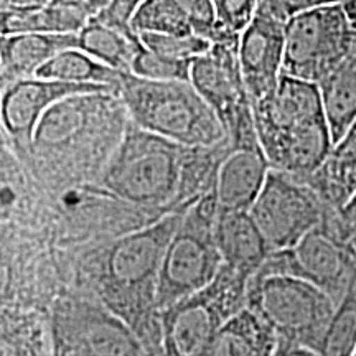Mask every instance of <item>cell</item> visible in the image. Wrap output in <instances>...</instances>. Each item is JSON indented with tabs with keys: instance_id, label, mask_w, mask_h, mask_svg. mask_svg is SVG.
Returning a JSON list of instances; mask_svg holds the SVG:
<instances>
[{
	"instance_id": "14",
	"label": "cell",
	"mask_w": 356,
	"mask_h": 356,
	"mask_svg": "<svg viewBox=\"0 0 356 356\" xmlns=\"http://www.w3.org/2000/svg\"><path fill=\"white\" fill-rule=\"evenodd\" d=\"M96 92H118L115 88L102 84H79L56 79L26 78L2 89L0 119L3 131L22 147L33 145V136L40 121L51 106L65 97Z\"/></svg>"
},
{
	"instance_id": "29",
	"label": "cell",
	"mask_w": 356,
	"mask_h": 356,
	"mask_svg": "<svg viewBox=\"0 0 356 356\" xmlns=\"http://www.w3.org/2000/svg\"><path fill=\"white\" fill-rule=\"evenodd\" d=\"M145 0H109L104 10H101L95 17V20L113 26L115 30H121L126 33H136L132 30L131 22L132 17L136 15L137 8H139Z\"/></svg>"
},
{
	"instance_id": "21",
	"label": "cell",
	"mask_w": 356,
	"mask_h": 356,
	"mask_svg": "<svg viewBox=\"0 0 356 356\" xmlns=\"http://www.w3.org/2000/svg\"><path fill=\"white\" fill-rule=\"evenodd\" d=\"M275 346V332L246 307L221 328L207 356H273Z\"/></svg>"
},
{
	"instance_id": "27",
	"label": "cell",
	"mask_w": 356,
	"mask_h": 356,
	"mask_svg": "<svg viewBox=\"0 0 356 356\" xmlns=\"http://www.w3.org/2000/svg\"><path fill=\"white\" fill-rule=\"evenodd\" d=\"M147 50L175 60H197L211 48V42L202 37H175L163 33H137Z\"/></svg>"
},
{
	"instance_id": "1",
	"label": "cell",
	"mask_w": 356,
	"mask_h": 356,
	"mask_svg": "<svg viewBox=\"0 0 356 356\" xmlns=\"http://www.w3.org/2000/svg\"><path fill=\"white\" fill-rule=\"evenodd\" d=\"M188 207L118 238L92 261L91 280L97 300L132 328L152 356H159L160 348L157 291L163 256Z\"/></svg>"
},
{
	"instance_id": "23",
	"label": "cell",
	"mask_w": 356,
	"mask_h": 356,
	"mask_svg": "<svg viewBox=\"0 0 356 356\" xmlns=\"http://www.w3.org/2000/svg\"><path fill=\"white\" fill-rule=\"evenodd\" d=\"M139 47L140 38L137 33L121 32L95 19L78 32V50L121 73H131L132 60Z\"/></svg>"
},
{
	"instance_id": "19",
	"label": "cell",
	"mask_w": 356,
	"mask_h": 356,
	"mask_svg": "<svg viewBox=\"0 0 356 356\" xmlns=\"http://www.w3.org/2000/svg\"><path fill=\"white\" fill-rule=\"evenodd\" d=\"M215 236L222 264L251 277L273 254V249L249 211L218 210Z\"/></svg>"
},
{
	"instance_id": "10",
	"label": "cell",
	"mask_w": 356,
	"mask_h": 356,
	"mask_svg": "<svg viewBox=\"0 0 356 356\" xmlns=\"http://www.w3.org/2000/svg\"><path fill=\"white\" fill-rule=\"evenodd\" d=\"M239 38L215 42L198 56L191 68V84L216 113L231 147H261L239 65Z\"/></svg>"
},
{
	"instance_id": "20",
	"label": "cell",
	"mask_w": 356,
	"mask_h": 356,
	"mask_svg": "<svg viewBox=\"0 0 356 356\" xmlns=\"http://www.w3.org/2000/svg\"><path fill=\"white\" fill-rule=\"evenodd\" d=\"M304 180L333 210H340L353 197L356 191V119L333 145L332 154L320 170Z\"/></svg>"
},
{
	"instance_id": "24",
	"label": "cell",
	"mask_w": 356,
	"mask_h": 356,
	"mask_svg": "<svg viewBox=\"0 0 356 356\" xmlns=\"http://www.w3.org/2000/svg\"><path fill=\"white\" fill-rule=\"evenodd\" d=\"M42 79H56V81L79 83V84H102V86H121V71L101 63L96 58L89 56L78 48L65 50L53 56L35 74Z\"/></svg>"
},
{
	"instance_id": "18",
	"label": "cell",
	"mask_w": 356,
	"mask_h": 356,
	"mask_svg": "<svg viewBox=\"0 0 356 356\" xmlns=\"http://www.w3.org/2000/svg\"><path fill=\"white\" fill-rule=\"evenodd\" d=\"M78 48V33H15L0 43V88L33 78L58 53Z\"/></svg>"
},
{
	"instance_id": "12",
	"label": "cell",
	"mask_w": 356,
	"mask_h": 356,
	"mask_svg": "<svg viewBox=\"0 0 356 356\" xmlns=\"http://www.w3.org/2000/svg\"><path fill=\"white\" fill-rule=\"evenodd\" d=\"M332 210L304 178L270 168L249 213L275 252L297 246Z\"/></svg>"
},
{
	"instance_id": "31",
	"label": "cell",
	"mask_w": 356,
	"mask_h": 356,
	"mask_svg": "<svg viewBox=\"0 0 356 356\" xmlns=\"http://www.w3.org/2000/svg\"><path fill=\"white\" fill-rule=\"evenodd\" d=\"M335 225L356 256V191L353 197L335 213Z\"/></svg>"
},
{
	"instance_id": "28",
	"label": "cell",
	"mask_w": 356,
	"mask_h": 356,
	"mask_svg": "<svg viewBox=\"0 0 356 356\" xmlns=\"http://www.w3.org/2000/svg\"><path fill=\"white\" fill-rule=\"evenodd\" d=\"M259 0H213L222 37H241L254 19Z\"/></svg>"
},
{
	"instance_id": "7",
	"label": "cell",
	"mask_w": 356,
	"mask_h": 356,
	"mask_svg": "<svg viewBox=\"0 0 356 356\" xmlns=\"http://www.w3.org/2000/svg\"><path fill=\"white\" fill-rule=\"evenodd\" d=\"M248 309L273 328L277 340L317 351L337 310V302L309 280L256 274L249 282Z\"/></svg>"
},
{
	"instance_id": "33",
	"label": "cell",
	"mask_w": 356,
	"mask_h": 356,
	"mask_svg": "<svg viewBox=\"0 0 356 356\" xmlns=\"http://www.w3.org/2000/svg\"><path fill=\"white\" fill-rule=\"evenodd\" d=\"M55 0H0V10H15V8H30L47 6Z\"/></svg>"
},
{
	"instance_id": "9",
	"label": "cell",
	"mask_w": 356,
	"mask_h": 356,
	"mask_svg": "<svg viewBox=\"0 0 356 356\" xmlns=\"http://www.w3.org/2000/svg\"><path fill=\"white\" fill-rule=\"evenodd\" d=\"M51 337L53 356H152L121 317L84 297L56 302Z\"/></svg>"
},
{
	"instance_id": "2",
	"label": "cell",
	"mask_w": 356,
	"mask_h": 356,
	"mask_svg": "<svg viewBox=\"0 0 356 356\" xmlns=\"http://www.w3.org/2000/svg\"><path fill=\"white\" fill-rule=\"evenodd\" d=\"M252 113L273 170L309 178L327 162L335 140L317 83L282 74L277 88L252 104Z\"/></svg>"
},
{
	"instance_id": "8",
	"label": "cell",
	"mask_w": 356,
	"mask_h": 356,
	"mask_svg": "<svg viewBox=\"0 0 356 356\" xmlns=\"http://www.w3.org/2000/svg\"><path fill=\"white\" fill-rule=\"evenodd\" d=\"M356 50V30L341 3L291 17L282 74L320 84Z\"/></svg>"
},
{
	"instance_id": "17",
	"label": "cell",
	"mask_w": 356,
	"mask_h": 356,
	"mask_svg": "<svg viewBox=\"0 0 356 356\" xmlns=\"http://www.w3.org/2000/svg\"><path fill=\"white\" fill-rule=\"evenodd\" d=\"M109 0H55L47 6L2 10V37L15 33H78L104 10Z\"/></svg>"
},
{
	"instance_id": "3",
	"label": "cell",
	"mask_w": 356,
	"mask_h": 356,
	"mask_svg": "<svg viewBox=\"0 0 356 356\" xmlns=\"http://www.w3.org/2000/svg\"><path fill=\"white\" fill-rule=\"evenodd\" d=\"M131 122L184 147H215L226 131L191 81H154L122 73L119 86Z\"/></svg>"
},
{
	"instance_id": "32",
	"label": "cell",
	"mask_w": 356,
	"mask_h": 356,
	"mask_svg": "<svg viewBox=\"0 0 356 356\" xmlns=\"http://www.w3.org/2000/svg\"><path fill=\"white\" fill-rule=\"evenodd\" d=\"M273 356H320V355L314 348H309V346L277 340V346H275V351Z\"/></svg>"
},
{
	"instance_id": "13",
	"label": "cell",
	"mask_w": 356,
	"mask_h": 356,
	"mask_svg": "<svg viewBox=\"0 0 356 356\" xmlns=\"http://www.w3.org/2000/svg\"><path fill=\"white\" fill-rule=\"evenodd\" d=\"M287 20L267 3H257L254 19L239 38V65L251 102L264 99L282 78Z\"/></svg>"
},
{
	"instance_id": "6",
	"label": "cell",
	"mask_w": 356,
	"mask_h": 356,
	"mask_svg": "<svg viewBox=\"0 0 356 356\" xmlns=\"http://www.w3.org/2000/svg\"><path fill=\"white\" fill-rule=\"evenodd\" d=\"M216 216L215 193L204 195L186 208L163 256L159 310L210 286L220 273L222 257L215 236Z\"/></svg>"
},
{
	"instance_id": "4",
	"label": "cell",
	"mask_w": 356,
	"mask_h": 356,
	"mask_svg": "<svg viewBox=\"0 0 356 356\" xmlns=\"http://www.w3.org/2000/svg\"><path fill=\"white\" fill-rule=\"evenodd\" d=\"M185 152L186 147L129 122L101 184L113 197L136 207L178 210Z\"/></svg>"
},
{
	"instance_id": "26",
	"label": "cell",
	"mask_w": 356,
	"mask_h": 356,
	"mask_svg": "<svg viewBox=\"0 0 356 356\" xmlns=\"http://www.w3.org/2000/svg\"><path fill=\"white\" fill-rule=\"evenodd\" d=\"M195 60H175L157 55L142 44L132 60L131 73L154 81H191V68Z\"/></svg>"
},
{
	"instance_id": "22",
	"label": "cell",
	"mask_w": 356,
	"mask_h": 356,
	"mask_svg": "<svg viewBox=\"0 0 356 356\" xmlns=\"http://www.w3.org/2000/svg\"><path fill=\"white\" fill-rule=\"evenodd\" d=\"M318 86L337 144L356 119V50Z\"/></svg>"
},
{
	"instance_id": "5",
	"label": "cell",
	"mask_w": 356,
	"mask_h": 356,
	"mask_svg": "<svg viewBox=\"0 0 356 356\" xmlns=\"http://www.w3.org/2000/svg\"><path fill=\"white\" fill-rule=\"evenodd\" d=\"M251 279L222 264L210 286L160 310L159 356H207L221 328L248 307Z\"/></svg>"
},
{
	"instance_id": "25",
	"label": "cell",
	"mask_w": 356,
	"mask_h": 356,
	"mask_svg": "<svg viewBox=\"0 0 356 356\" xmlns=\"http://www.w3.org/2000/svg\"><path fill=\"white\" fill-rule=\"evenodd\" d=\"M356 351V274L345 297L337 305L332 322L322 338L320 356H353Z\"/></svg>"
},
{
	"instance_id": "15",
	"label": "cell",
	"mask_w": 356,
	"mask_h": 356,
	"mask_svg": "<svg viewBox=\"0 0 356 356\" xmlns=\"http://www.w3.org/2000/svg\"><path fill=\"white\" fill-rule=\"evenodd\" d=\"M131 26L136 33L202 37L211 43L228 40L218 26L213 0H145L132 17Z\"/></svg>"
},
{
	"instance_id": "11",
	"label": "cell",
	"mask_w": 356,
	"mask_h": 356,
	"mask_svg": "<svg viewBox=\"0 0 356 356\" xmlns=\"http://www.w3.org/2000/svg\"><path fill=\"white\" fill-rule=\"evenodd\" d=\"M337 211L328 213L322 225L312 229L297 246L273 252L256 274L309 280L327 292L337 305L340 304L356 274V256L337 228Z\"/></svg>"
},
{
	"instance_id": "16",
	"label": "cell",
	"mask_w": 356,
	"mask_h": 356,
	"mask_svg": "<svg viewBox=\"0 0 356 356\" xmlns=\"http://www.w3.org/2000/svg\"><path fill=\"white\" fill-rule=\"evenodd\" d=\"M269 172L270 165L261 147H229L218 170L215 191H213L218 210H251Z\"/></svg>"
},
{
	"instance_id": "30",
	"label": "cell",
	"mask_w": 356,
	"mask_h": 356,
	"mask_svg": "<svg viewBox=\"0 0 356 356\" xmlns=\"http://www.w3.org/2000/svg\"><path fill=\"white\" fill-rule=\"evenodd\" d=\"M274 8L280 17L289 20L291 17L297 15V13L315 10V8H323V7H332L338 6V3H343L345 0H261Z\"/></svg>"
}]
</instances>
